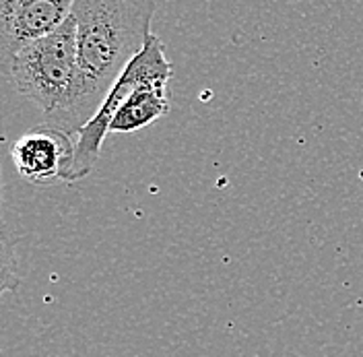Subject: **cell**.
Masks as SVG:
<instances>
[{"label": "cell", "instance_id": "obj_1", "mask_svg": "<svg viewBox=\"0 0 363 357\" xmlns=\"http://www.w3.org/2000/svg\"><path fill=\"white\" fill-rule=\"evenodd\" d=\"M155 4L151 0H74L77 85L60 126L70 136L89 122L104 99L145 48L151 35Z\"/></svg>", "mask_w": 363, "mask_h": 357}, {"label": "cell", "instance_id": "obj_2", "mask_svg": "<svg viewBox=\"0 0 363 357\" xmlns=\"http://www.w3.org/2000/svg\"><path fill=\"white\" fill-rule=\"evenodd\" d=\"M11 81L23 97L44 112L45 124L62 126L77 85V25L72 15L54 33L23 52Z\"/></svg>", "mask_w": 363, "mask_h": 357}, {"label": "cell", "instance_id": "obj_3", "mask_svg": "<svg viewBox=\"0 0 363 357\" xmlns=\"http://www.w3.org/2000/svg\"><path fill=\"white\" fill-rule=\"evenodd\" d=\"M172 75H174V67L165 56V45L155 33H151L145 48L130 60V65L124 68V72L110 89L108 97L104 99L101 108L77 134L74 161H72L68 182L87 178L93 172L101 153V145L110 133L113 116L126 101V97L145 83H169Z\"/></svg>", "mask_w": 363, "mask_h": 357}, {"label": "cell", "instance_id": "obj_4", "mask_svg": "<svg viewBox=\"0 0 363 357\" xmlns=\"http://www.w3.org/2000/svg\"><path fill=\"white\" fill-rule=\"evenodd\" d=\"M70 0H0V75L11 77L23 52L70 17Z\"/></svg>", "mask_w": 363, "mask_h": 357}, {"label": "cell", "instance_id": "obj_5", "mask_svg": "<svg viewBox=\"0 0 363 357\" xmlns=\"http://www.w3.org/2000/svg\"><path fill=\"white\" fill-rule=\"evenodd\" d=\"M11 157L21 178L31 184L45 186L58 180L68 182L74 161V141L56 126L40 124L15 141Z\"/></svg>", "mask_w": 363, "mask_h": 357}, {"label": "cell", "instance_id": "obj_6", "mask_svg": "<svg viewBox=\"0 0 363 357\" xmlns=\"http://www.w3.org/2000/svg\"><path fill=\"white\" fill-rule=\"evenodd\" d=\"M169 112L167 83H145L136 87L120 106L110 124V133L130 134L157 122Z\"/></svg>", "mask_w": 363, "mask_h": 357}, {"label": "cell", "instance_id": "obj_7", "mask_svg": "<svg viewBox=\"0 0 363 357\" xmlns=\"http://www.w3.org/2000/svg\"><path fill=\"white\" fill-rule=\"evenodd\" d=\"M21 285L19 258H17V240L13 231L0 221V297Z\"/></svg>", "mask_w": 363, "mask_h": 357}, {"label": "cell", "instance_id": "obj_8", "mask_svg": "<svg viewBox=\"0 0 363 357\" xmlns=\"http://www.w3.org/2000/svg\"><path fill=\"white\" fill-rule=\"evenodd\" d=\"M0 221H2V172H0Z\"/></svg>", "mask_w": 363, "mask_h": 357}]
</instances>
